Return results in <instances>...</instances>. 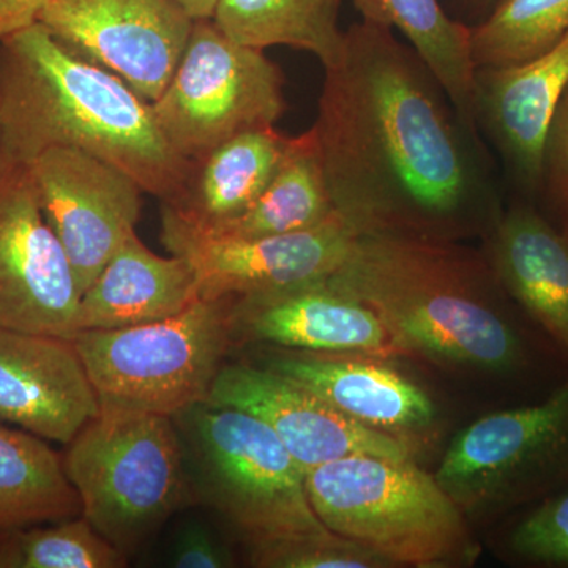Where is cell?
<instances>
[{
    "label": "cell",
    "mask_w": 568,
    "mask_h": 568,
    "mask_svg": "<svg viewBox=\"0 0 568 568\" xmlns=\"http://www.w3.org/2000/svg\"><path fill=\"white\" fill-rule=\"evenodd\" d=\"M252 562L265 568H372L387 566L368 549L334 536L254 547Z\"/></svg>",
    "instance_id": "29"
},
{
    "label": "cell",
    "mask_w": 568,
    "mask_h": 568,
    "mask_svg": "<svg viewBox=\"0 0 568 568\" xmlns=\"http://www.w3.org/2000/svg\"><path fill=\"white\" fill-rule=\"evenodd\" d=\"M497 283L568 355V231L529 204L503 209L488 231Z\"/></svg>",
    "instance_id": "18"
},
{
    "label": "cell",
    "mask_w": 568,
    "mask_h": 568,
    "mask_svg": "<svg viewBox=\"0 0 568 568\" xmlns=\"http://www.w3.org/2000/svg\"><path fill=\"white\" fill-rule=\"evenodd\" d=\"M26 168L82 295L136 231L144 190L125 171L81 149H44Z\"/></svg>",
    "instance_id": "11"
},
{
    "label": "cell",
    "mask_w": 568,
    "mask_h": 568,
    "mask_svg": "<svg viewBox=\"0 0 568 568\" xmlns=\"http://www.w3.org/2000/svg\"><path fill=\"white\" fill-rule=\"evenodd\" d=\"M568 33V0H499L488 17L469 26V50L477 69L532 61Z\"/></svg>",
    "instance_id": "26"
},
{
    "label": "cell",
    "mask_w": 568,
    "mask_h": 568,
    "mask_svg": "<svg viewBox=\"0 0 568 568\" xmlns=\"http://www.w3.org/2000/svg\"><path fill=\"white\" fill-rule=\"evenodd\" d=\"M170 562L178 568H230L234 558L207 526L189 521L175 537Z\"/></svg>",
    "instance_id": "31"
},
{
    "label": "cell",
    "mask_w": 568,
    "mask_h": 568,
    "mask_svg": "<svg viewBox=\"0 0 568 568\" xmlns=\"http://www.w3.org/2000/svg\"><path fill=\"white\" fill-rule=\"evenodd\" d=\"M362 20L396 29L424 59L447 92L463 122L478 133L474 119L476 67L469 26L455 20L439 0H351Z\"/></svg>",
    "instance_id": "22"
},
{
    "label": "cell",
    "mask_w": 568,
    "mask_h": 568,
    "mask_svg": "<svg viewBox=\"0 0 568 568\" xmlns=\"http://www.w3.org/2000/svg\"><path fill=\"white\" fill-rule=\"evenodd\" d=\"M291 140L276 126L235 134L193 162L182 196L168 207L200 227L234 220L267 189Z\"/></svg>",
    "instance_id": "21"
},
{
    "label": "cell",
    "mask_w": 568,
    "mask_h": 568,
    "mask_svg": "<svg viewBox=\"0 0 568 568\" xmlns=\"http://www.w3.org/2000/svg\"><path fill=\"white\" fill-rule=\"evenodd\" d=\"M9 155H7L6 136H3L2 123V54H0V173L10 166Z\"/></svg>",
    "instance_id": "35"
},
{
    "label": "cell",
    "mask_w": 568,
    "mask_h": 568,
    "mask_svg": "<svg viewBox=\"0 0 568 568\" xmlns=\"http://www.w3.org/2000/svg\"><path fill=\"white\" fill-rule=\"evenodd\" d=\"M336 213L316 134L310 129L293 136L274 179L242 215L201 230L231 237H265L312 230Z\"/></svg>",
    "instance_id": "23"
},
{
    "label": "cell",
    "mask_w": 568,
    "mask_h": 568,
    "mask_svg": "<svg viewBox=\"0 0 568 568\" xmlns=\"http://www.w3.org/2000/svg\"><path fill=\"white\" fill-rule=\"evenodd\" d=\"M345 0H220L212 20L226 36L256 50L287 47L315 55L323 67L339 58Z\"/></svg>",
    "instance_id": "25"
},
{
    "label": "cell",
    "mask_w": 568,
    "mask_h": 568,
    "mask_svg": "<svg viewBox=\"0 0 568 568\" xmlns=\"http://www.w3.org/2000/svg\"><path fill=\"white\" fill-rule=\"evenodd\" d=\"M487 260L455 242L361 235L327 280L383 317L406 353L508 372L525 361L521 339L488 304Z\"/></svg>",
    "instance_id": "3"
},
{
    "label": "cell",
    "mask_w": 568,
    "mask_h": 568,
    "mask_svg": "<svg viewBox=\"0 0 568 568\" xmlns=\"http://www.w3.org/2000/svg\"><path fill=\"white\" fill-rule=\"evenodd\" d=\"M312 126L336 212L361 235L455 242L503 212L487 145L394 29L358 21Z\"/></svg>",
    "instance_id": "1"
},
{
    "label": "cell",
    "mask_w": 568,
    "mask_h": 568,
    "mask_svg": "<svg viewBox=\"0 0 568 568\" xmlns=\"http://www.w3.org/2000/svg\"><path fill=\"white\" fill-rule=\"evenodd\" d=\"M126 559L82 515L50 526L0 529L3 568H122Z\"/></svg>",
    "instance_id": "27"
},
{
    "label": "cell",
    "mask_w": 568,
    "mask_h": 568,
    "mask_svg": "<svg viewBox=\"0 0 568 568\" xmlns=\"http://www.w3.org/2000/svg\"><path fill=\"white\" fill-rule=\"evenodd\" d=\"M305 489L325 528L387 564L443 567L476 552L458 504L410 459H335L306 470Z\"/></svg>",
    "instance_id": "5"
},
{
    "label": "cell",
    "mask_w": 568,
    "mask_h": 568,
    "mask_svg": "<svg viewBox=\"0 0 568 568\" xmlns=\"http://www.w3.org/2000/svg\"><path fill=\"white\" fill-rule=\"evenodd\" d=\"M200 298L189 261L160 256L132 231L82 293L77 332L110 331L168 320Z\"/></svg>",
    "instance_id": "20"
},
{
    "label": "cell",
    "mask_w": 568,
    "mask_h": 568,
    "mask_svg": "<svg viewBox=\"0 0 568 568\" xmlns=\"http://www.w3.org/2000/svg\"><path fill=\"white\" fill-rule=\"evenodd\" d=\"M230 332L233 343H267L282 349L381 358L407 354L372 306L327 276L231 298Z\"/></svg>",
    "instance_id": "15"
},
{
    "label": "cell",
    "mask_w": 568,
    "mask_h": 568,
    "mask_svg": "<svg viewBox=\"0 0 568 568\" xmlns=\"http://www.w3.org/2000/svg\"><path fill=\"white\" fill-rule=\"evenodd\" d=\"M48 0H0V41L39 22Z\"/></svg>",
    "instance_id": "32"
},
{
    "label": "cell",
    "mask_w": 568,
    "mask_h": 568,
    "mask_svg": "<svg viewBox=\"0 0 568 568\" xmlns=\"http://www.w3.org/2000/svg\"><path fill=\"white\" fill-rule=\"evenodd\" d=\"M80 290L26 164L0 173V325L71 339Z\"/></svg>",
    "instance_id": "12"
},
{
    "label": "cell",
    "mask_w": 568,
    "mask_h": 568,
    "mask_svg": "<svg viewBox=\"0 0 568 568\" xmlns=\"http://www.w3.org/2000/svg\"><path fill=\"white\" fill-rule=\"evenodd\" d=\"M361 234L339 213L312 230L231 237L185 222L162 204V242L192 265L203 298L282 290L334 274Z\"/></svg>",
    "instance_id": "9"
},
{
    "label": "cell",
    "mask_w": 568,
    "mask_h": 568,
    "mask_svg": "<svg viewBox=\"0 0 568 568\" xmlns=\"http://www.w3.org/2000/svg\"><path fill=\"white\" fill-rule=\"evenodd\" d=\"M2 123L11 164L50 148H74L132 175L173 205L193 162L171 148L151 103L102 67L71 54L43 26L0 41Z\"/></svg>",
    "instance_id": "2"
},
{
    "label": "cell",
    "mask_w": 568,
    "mask_h": 568,
    "mask_svg": "<svg viewBox=\"0 0 568 568\" xmlns=\"http://www.w3.org/2000/svg\"><path fill=\"white\" fill-rule=\"evenodd\" d=\"M567 231H568V224H567Z\"/></svg>",
    "instance_id": "36"
},
{
    "label": "cell",
    "mask_w": 568,
    "mask_h": 568,
    "mask_svg": "<svg viewBox=\"0 0 568 568\" xmlns=\"http://www.w3.org/2000/svg\"><path fill=\"white\" fill-rule=\"evenodd\" d=\"M568 462V383L538 405L491 414L452 443L435 474L459 507L506 497Z\"/></svg>",
    "instance_id": "13"
},
{
    "label": "cell",
    "mask_w": 568,
    "mask_h": 568,
    "mask_svg": "<svg viewBox=\"0 0 568 568\" xmlns=\"http://www.w3.org/2000/svg\"><path fill=\"white\" fill-rule=\"evenodd\" d=\"M207 405L234 407L260 418L305 473L355 455L410 459L409 447L398 437L362 425L265 366L224 364Z\"/></svg>",
    "instance_id": "14"
},
{
    "label": "cell",
    "mask_w": 568,
    "mask_h": 568,
    "mask_svg": "<svg viewBox=\"0 0 568 568\" xmlns=\"http://www.w3.org/2000/svg\"><path fill=\"white\" fill-rule=\"evenodd\" d=\"M541 192L551 197L568 222V82L548 130Z\"/></svg>",
    "instance_id": "30"
},
{
    "label": "cell",
    "mask_w": 568,
    "mask_h": 568,
    "mask_svg": "<svg viewBox=\"0 0 568 568\" xmlns=\"http://www.w3.org/2000/svg\"><path fill=\"white\" fill-rule=\"evenodd\" d=\"M231 298H197L156 323L81 331L71 338L100 407L178 417L207 403L222 368Z\"/></svg>",
    "instance_id": "7"
},
{
    "label": "cell",
    "mask_w": 568,
    "mask_h": 568,
    "mask_svg": "<svg viewBox=\"0 0 568 568\" xmlns=\"http://www.w3.org/2000/svg\"><path fill=\"white\" fill-rule=\"evenodd\" d=\"M39 24L152 103L173 78L194 21L174 0H48Z\"/></svg>",
    "instance_id": "10"
},
{
    "label": "cell",
    "mask_w": 568,
    "mask_h": 568,
    "mask_svg": "<svg viewBox=\"0 0 568 568\" xmlns=\"http://www.w3.org/2000/svg\"><path fill=\"white\" fill-rule=\"evenodd\" d=\"M99 410L71 339L0 325V422L67 446Z\"/></svg>",
    "instance_id": "17"
},
{
    "label": "cell",
    "mask_w": 568,
    "mask_h": 568,
    "mask_svg": "<svg viewBox=\"0 0 568 568\" xmlns=\"http://www.w3.org/2000/svg\"><path fill=\"white\" fill-rule=\"evenodd\" d=\"M81 511L61 455L43 437L0 424V528L50 525Z\"/></svg>",
    "instance_id": "24"
},
{
    "label": "cell",
    "mask_w": 568,
    "mask_h": 568,
    "mask_svg": "<svg viewBox=\"0 0 568 568\" xmlns=\"http://www.w3.org/2000/svg\"><path fill=\"white\" fill-rule=\"evenodd\" d=\"M499 0H450L448 13L463 24L474 26L488 17Z\"/></svg>",
    "instance_id": "33"
},
{
    "label": "cell",
    "mask_w": 568,
    "mask_h": 568,
    "mask_svg": "<svg viewBox=\"0 0 568 568\" xmlns=\"http://www.w3.org/2000/svg\"><path fill=\"white\" fill-rule=\"evenodd\" d=\"M510 549L525 562L568 567V491L526 515L511 530Z\"/></svg>",
    "instance_id": "28"
},
{
    "label": "cell",
    "mask_w": 568,
    "mask_h": 568,
    "mask_svg": "<svg viewBox=\"0 0 568 568\" xmlns=\"http://www.w3.org/2000/svg\"><path fill=\"white\" fill-rule=\"evenodd\" d=\"M62 458L82 517L126 556L196 496L173 417L100 407Z\"/></svg>",
    "instance_id": "4"
},
{
    "label": "cell",
    "mask_w": 568,
    "mask_h": 568,
    "mask_svg": "<svg viewBox=\"0 0 568 568\" xmlns=\"http://www.w3.org/2000/svg\"><path fill=\"white\" fill-rule=\"evenodd\" d=\"M568 82V33L532 61L477 69L474 119L511 182L526 194L541 192L544 153L552 114Z\"/></svg>",
    "instance_id": "16"
},
{
    "label": "cell",
    "mask_w": 568,
    "mask_h": 568,
    "mask_svg": "<svg viewBox=\"0 0 568 568\" xmlns=\"http://www.w3.org/2000/svg\"><path fill=\"white\" fill-rule=\"evenodd\" d=\"M284 74L263 50L226 36L213 20L194 21L173 78L151 103L153 118L190 162L250 130L275 126L286 112Z\"/></svg>",
    "instance_id": "8"
},
{
    "label": "cell",
    "mask_w": 568,
    "mask_h": 568,
    "mask_svg": "<svg viewBox=\"0 0 568 568\" xmlns=\"http://www.w3.org/2000/svg\"><path fill=\"white\" fill-rule=\"evenodd\" d=\"M174 420L185 433L194 493L252 548L335 536L310 504L305 470L260 418L203 403Z\"/></svg>",
    "instance_id": "6"
},
{
    "label": "cell",
    "mask_w": 568,
    "mask_h": 568,
    "mask_svg": "<svg viewBox=\"0 0 568 568\" xmlns=\"http://www.w3.org/2000/svg\"><path fill=\"white\" fill-rule=\"evenodd\" d=\"M193 21L212 20L220 0H174Z\"/></svg>",
    "instance_id": "34"
},
{
    "label": "cell",
    "mask_w": 568,
    "mask_h": 568,
    "mask_svg": "<svg viewBox=\"0 0 568 568\" xmlns=\"http://www.w3.org/2000/svg\"><path fill=\"white\" fill-rule=\"evenodd\" d=\"M265 368L381 432L418 428L435 418V405L420 387L375 362L353 361L347 354L282 349L267 358Z\"/></svg>",
    "instance_id": "19"
}]
</instances>
